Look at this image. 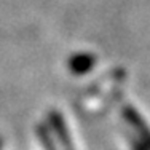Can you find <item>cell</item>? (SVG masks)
Listing matches in <instances>:
<instances>
[{
    "mask_svg": "<svg viewBox=\"0 0 150 150\" xmlns=\"http://www.w3.org/2000/svg\"><path fill=\"white\" fill-rule=\"evenodd\" d=\"M51 121H53V125H54L56 134L59 136L62 147L66 149V150H74V149H72V144H70L69 134H67L66 128H64V123H62V120H61V117L58 115V113H54V115H51Z\"/></svg>",
    "mask_w": 150,
    "mask_h": 150,
    "instance_id": "7a4b0ae2",
    "label": "cell"
},
{
    "mask_svg": "<svg viewBox=\"0 0 150 150\" xmlns=\"http://www.w3.org/2000/svg\"><path fill=\"white\" fill-rule=\"evenodd\" d=\"M125 118L136 128V131H137L139 136L142 137V144L147 147V150H150V128L147 126V123H145V121L139 117V113L136 112L134 109H131V107H126V109H125Z\"/></svg>",
    "mask_w": 150,
    "mask_h": 150,
    "instance_id": "6da1fadb",
    "label": "cell"
},
{
    "mask_svg": "<svg viewBox=\"0 0 150 150\" xmlns=\"http://www.w3.org/2000/svg\"><path fill=\"white\" fill-rule=\"evenodd\" d=\"M93 62V61L90 59V58H86V56H80V58H77L72 62V69L75 70V72H85V70H88L90 69V64Z\"/></svg>",
    "mask_w": 150,
    "mask_h": 150,
    "instance_id": "3957f363",
    "label": "cell"
}]
</instances>
